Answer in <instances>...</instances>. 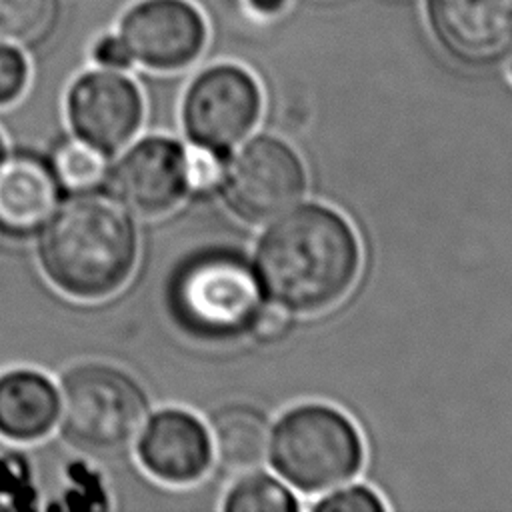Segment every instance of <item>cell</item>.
I'll list each match as a JSON object with an SVG mask.
<instances>
[{
    "label": "cell",
    "instance_id": "277c9868",
    "mask_svg": "<svg viewBox=\"0 0 512 512\" xmlns=\"http://www.w3.org/2000/svg\"><path fill=\"white\" fill-rule=\"evenodd\" d=\"M174 322L202 340L232 338L250 328L262 286L250 264L230 250H208L184 260L166 290Z\"/></svg>",
    "mask_w": 512,
    "mask_h": 512
},
{
    "label": "cell",
    "instance_id": "7402d4cb",
    "mask_svg": "<svg viewBox=\"0 0 512 512\" xmlns=\"http://www.w3.org/2000/svg\"><path fill=\"white\" fill-rule=\"evenodd\" d=\"M88 58H90L92 66H100V68L130 70L134 66L122 38L118 36V32L114 28L104 30L94 36V40L90 42V48H88Z\"/></svg>",
    "mask_w": 512,
    "mask_h": 512
},
{
    "label": "cell",
    "instance_id": "ffe728a7",
    "mask_svg": "<svg viewBox=\"0 0 512 512\" xmlns=\"http://www.w3.org/2000/svg\"><path fill=\"white\" fill-rule=\"evenodd\" d=\"M30 84V60L26 48L0 42V108L18 102Z\"/></svg>",
    "mask_w": 512,
    "mask_h": 512
},
{
    "label": "cell",
    "instance_id": "52a82bcc",
    "mask_svg": "<svg viewBox=\"0 0 512 512\" xmlns=\"http://www.w3.org/2000/svg\"><path fill=\"white\" fill-rule=\"evenodd\" d=\"M64 114L72 136L112 158L136 138L144 96L128 70L90 66L68 84Z\"/></svg>",
    "mask_w": 512,
    "mask_h": 512
},
{
    "label": "cell",
    "instance_id": "d6986e66",
    "mask_svg": "<svg viewBox=\"0 0 512 512\" xmlns=\"http://www.w3.org/2000/svg\"><path fill=\"white\" fill-rule=\"evenodd\" d=\"M224 152L210 150L204 146L192 144L186 148V184L188 194H212L222 188L226 178Z\"/></svg>",
    "mask_w": 512,
    "mask_h": 512
},
{
    "label": "cell",
    "instance_id": "8fae6325",
    "mask_svg": "<svg viewBox=\"0 0 512 512\" xmlns=\"http://www.w3.org/2000/svg\"><path fill=\"white\" fill-rule=\"evenodd\" d=\"M434 40L458 62L490 64L512 46V0H424Z\"/></svg>",
    "mask_w": 512,
    "mask_h": 512
},
{
    "label": "cell",
    "instance_id": "5b68a950",
    "mask_svg": "<svg viewBox=\"0 0 512 512\" xmlns=\"http://www.w3.org/2000/svg\"><path fill=\"white\" fill-rule=\"evenodd\" d=\"M268 448L278 474L308 494L344 484L364 460L356 426L326 404L288 410L274 426Z\"/></svg>",
    "mask_w": 512,
    "mask_h": 512
},
{
    "label": "cell",
    "instance_id": "30bf717a",
    "mask_svg": "<svg viewBox=\"0 0 512 512\" xmlns=\"http://www.w3.org/2000/svg\"><path fill=\"white\" fill-rule=\"evenodd\" d=\"M106 188L134 214L162 216L188 194L186 148L158 134L132 140L110 162Z\"/></svg>",
    "mask_w": 512,
    "mask_h": 512
},
{
    "label": "cell",
    "instance_id": "7c38bea8",
    "mask_svg": "<svg viewBox=\"0 0 512 512\" xmlns=\"http://www.w3.org/2000/svg\"><path fill=\"white\" fill-rule=\"evenodd\" d=\"M140 466L156 480L172 486L198 482L212 464V438L192 412L162 408L148 414L136 440Z\"/></svg>",
    "mask_w": 512,
    "mask_h": 512
},
{
    "label": "cell",
    "instance_id": "2e32d148",
    "mask_svg": "<svg viewBox=\"0 0 512 512\" xmlns=\"http://www.w3.org/2000/svg\"><path fill=\"white\" fill-rule=\"evenodd\" d=\"M48 156L66 192L88 190L106 184L110 156L72 134L60 138Z\"/></svg>",
    "mask_w": 512,
    "mask_h": 512
},
{
    "label": "cell",
    "instance_id": "9c48e42d",
    "mask_svg": "<svg viewBox=\"0 0 512 512\" xmlns=\"http://www.w3.org/2000/svg\"><path fill=\"white\" fill-rule=\"evenodd\" d=\"M220 190L238 218L262 224L296 206L306 190V170L286 142L258 136L240 150Z\"/></svg>",
    "mask_w": 512,
    "mask_h": 512
},
{
    "label": "cell",
    "instance_id": "8992f818",
    "mask_svg": "<svg viewBox=\"0 0 512 512\" xmlns=\"http://www.w3.org/2000/svg\"><path fill=\"white\" fill-rule=\"evenodd\" d=\"M262 92L242 66L220 62L198 72L182 98V126L196 146L226 152L258 122Z\"/></svg>",
    "mask_w": 512,
    "mask_h": 512
},
{
    "label": "cell",
    "instance_id": "6da1fadb",
    "mask_svg": "<svg viewBox=\"0 0 512 512\" xmlns=\"http://www.w3.org/2000/svg\"><path fill=\"white\" fill-rule=\"evenodd\" d=\"M138 252L134 212L104 186L66 194L36 244L44 278L78 302L118 294L136 270Z\"/></svg>",
    "mask_w": 512,
    "mask_h": 512
},
{
    "label": "cell",
    "instance_id": "4fadbf2b",
    "mask_svg": "<svg viewBox=\"0 0 512 512\" xmlns=\"http://www.w3.org/2000/svg\"><path fill=\"white\" fill-rule=\"evenodd\" d=\"M64 192L50 156L34 148L6 150L0 160V236L8 240L38 236Z\"/></svg>",
    "mask_w": 512,
    "mask_h": 512
},
{
    "label": "cell",
    "instance_id": "3957f363",
    "mask_svg": "<svg viewBox=\"0 0 512 512\" xmlns=\"http://www.w3.org/2000/svg\"><path fill=\"white\" fill-rule=\"evenodd\" d=\"M58 388L60 434L88 454L110 456L134 444L150 412L142 384L116 364L76 362L64 370Z\"/></svg>",
    "mask_w": 512,
    "mask_h": 512
},
{
    "label": "cell",
    "instance_id": "5bb4252c",
    "mask_svg": "<svg viewBox=\"0 0 512 512\" xmlns=\"http://www.w3.org/2000/svg\"><path fill=\"white\" fill-rule=\"evenodd\" d=\"M60 388L44 372L12 368L0 374V436L30 444L58 428Z\"/></svg>",
    "mask_w": 512,
    "mask_h": 512
},
{
    "label": "cell",
    "instance_id": "cb8c5ba5",
    "mask_svg": "<svg viewBox=\"0 0 512 512\" xmlns=\"http://www.w3.org/2000/svg\"><path fill=\"white\" fill-rule=\"evenodd\" d=\"M246 10L256 16V18H264V20H270V18H276V16H282L288 8H290V2L292 0H242Z\"/></svg>",
    "mask_w": 512,
    "mask_h": 512
},
{
    "label": "cell",
    "instance_id": "9a60e30c",
    "mask_svg": "<svg viewBox=\"0 0 512 512\" xmlns=\"http://www.w3.org/2000/svg\"><path fill=\"white\" fill-rule=\"evenodd\" d=\"M212 442L224 468L248 474L264 464L270 432L264 416L254 408L228 406L212 420Z\"/></svg>",
    "mask_w": 512,
    "mask_h": 512
},
{
    "label": "cell",
    "instance_id": "d4e9b609",
    "mask_svg": "<svg viewBox=\"0 0 512 512\" xmlns=\"http://www.w3.org/2000/svg\"><path fill=\"white\" fill-rule=\"evenodd\" d=\"M6 140H4V136H2V132H0V160H2V156L6 154Z\"/></svg>",
    "mask_w": 512,
    "mask_h": 512
},
{
    "label": "cell",
    "instance_id": "603a6c76",
    "mask_svg": "<svg viewBox=\"0 0 512 512\" xmlns=\"http://www.w3.org/2000/svg\"><path fill=\"white\" fill-rule=\"evenodd\" d=\"M290 328H292L290 312L280 304H272V306H264V308L260 306L250 322V330H252L254 338L264 344L280 342L282 338L288 336Z\"/></svg>",
    "mask_w": 512,
    "mask_h": 512
},
{
    "label": "cell",
    "instance_id": "e0dca14e",
    "mask_svg": "<svg viewBox=\"0 0 512 512\" xmlns=\"http://www.w3.org/2000/svg\"><path fill=\"white\" fill-rule=\"evenodd\" d=\"M60 16V0H0V42L28 48L40 42Z\"/></svg>",
    "mask_w": 512,
    "mask_h": 512
},
{
    "label": "cell",
    "instance_id": "7a4b0ae2",
    "mask_svg": "<svg viewBox=\"0 0 512 512\" xmlns=\"http://www.w3.org/2000/svg\"><path fill=\"white\" fill-rule=\"evenodd\" d=\"M360 270V244L338 212L306 204L288 210L260 238L256 276L288 312L316 314L342 300Z\"/></svg>",
    "mask_w": 512,
    "mask_h": 512
},
{
    "label": "cell",
    "instance_id": "ba28073f",
    "mask_svg": "<svg viewBox=\"0 0 512 512\" xmlns=\"http://www.w3.org/2000/svg\"><path fill=\"white\" fill-rule=\"evenodd\" d=\"M114 30L134 66L150 72H180L194 64L208 44V22L192 0H134Z\"/></svg>",
    "mask_w": 512,
    "mask_h": 512
},
{
    "label": "cell",
    "instance_id": "44dd1931",
    "mask_svg": "<svg viewBox=\"0 0 512 512\" xmlns=\"http://www.w3.org/2000/svg\"><path fill=\"white\" fill-rule=\"evenodd\" d=\"M314 512H382L386 504L366 486L342 488L312 506Z\"/></svg>",
    "mask_w": 512,
    "mask_h": 512
},
{
    "label": "cell",
    "instance_id": "ac0fdd59",
    "mask_svg": "<svg viewBox=\"0 0 512 512\" xmlns=\"http://www.w3.org/2000/svg\"><path fill=\"white\" fill-rule=\"evenodd\" d=\"M222 508L226 512H294L298 502L272 476L250 474L230 488Z\"/></svg>",
    "mask_w": 512,
    "mask_h": 512
}]
</instances>
